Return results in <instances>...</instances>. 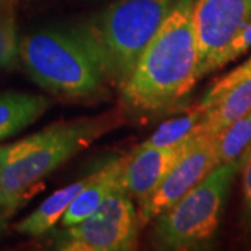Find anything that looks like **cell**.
Here are the masks:
<instances>
[{"mask_svg":"<svg viewBox=\"0 0 251 251\" xmlns=\"http://www.w3.org/2000/svg\"><path fill=\"white\" fill-rule=\"evenodd\" d=\"M193 1L176 0L120 88L126 112L158 115L180 106L198 77V46Z\"/></svg>","mask_w":251,"mask_h":251,"instance_id":"1","label":"cell"},{"mask_svg":"<svg viewBox=\"0 0 251 251\" xmlns=\"http://www.w3.org/2000/svg\"><path fill=\"white\" fill-rule=\"evenodd\" d=\"M126 110L57 122L0 147V214L9 218L38 184L102 135L126 122Z\"/></svg>","mask_w":251,"mask_h":251,"instance_id":"2","label":"cell"},{"mask_svg":"<svg viewBox=\"0 0 251 251\" xmlns=\"http://www.w3.org/2000/svg\"><path fill=\"white\" fill-rule=\"evenodd\" d=\"M176 0H117L73 28L105 82L120 88Z\"/></svg>","mask_w":251,"mask_h":251,"instance_id":"3","label":"cell"},{"mask_svg":"<svg viewBox=\"0 0 251 251\" xmlns=\"http://www.w3.org/2000/svg\"><path fill=\"white\" fill-rule=\"evenodd\" d=\"M18 60L48 92L66 99L91 100L108 91L98 66L72 31L42 29L18 44Z\"/></svg>","mask_w":251,"mask_h":251,"instance_id":"4","label":"cell"},{"mask_svg":"<svg viewBox=\"0 0 251 251\" xmlns=\"http://www.w3.org/2000/svg\"><path fill=\"white\" fill-rule=\"evenodd\" d=\"M240 166L242 158L219 163L176 204L156 216L155 246L162 250H198L212 242Z\"/></svg>","mask_w":251,"mask_h":251,"instance_id":"5","label":"cell"},{"mask_svg":"<svg viewBox=\"0 0 251 251\" xmlns=\"http://www.w3.org/2000/svg\"><path fill=\"white\" fill-rule=\"evenodd\" d=\"M251 21V0H194L193 24L198 46V77L219 70L229 44Z\"/></svg>","mask_w":251,"mask_h":251,"instance_id":"6","label":"cell"},{"mask_svg":"<svg viewBox=\"0 0 251 251\" xmlns=\"http://www.w3.org/2000/svg\"><path fill=\"white\" fill-rule=\"evenodd\" d=\"M219 165L216 135L201 134L197 143L180 158L161 184L144 201L137 212L140 226L153 221Z\"/></svg>","mask_w":251,"mask_h":251,"instance_id":"7","label":"cell"},{"mask_svg":"<svg viewBox=\"0 0 251 251\" xmlns=\"http://www.w3.org/2000/svg\"><path fill=\"white\" fill-rule=\"evenodd\" d=\"M200 135L173 148L135 147L127 155L117 187L143 204L152 194L153 190L161 184L162 180L166 177L180 158L197 143Z\"/></svg>","mask_w":251,"mask_h":251,"instance_id":"8","label":"cell"},{"mask_svg":"<svg viewBox=\"0 0 251 251\" xmlns=\"http://www.w3.org/2000/svg\"><path fill=\"white\" fill-rule=\"evenodd\" d=\"M138 232L92 214L57 233L54 249L63 251H130L137 249Z\"/></svg>","mask_w":251,"mask_h":251,"instance_id":"9","label":"cell"},{"mask_svg":"<svg viewBox=\"0 0 251 251\" xmlns=\"http://www.w3.org/2000/svg\"><path fill=\"white\" fill-rule=\"evenodd\" d=\"M127 155L108 161L103 166L94 172V177L73 200L67 211L62 216L64 227L78 224L92 215L109 193L117 187L120 173L125 168Z\"/></svg>","mask_w":251,"mask_h":251,"instance_id":"10","label":"cell"},{"mask_svg":"<svg viewBox=\"0 0 251 251\" xmlns=\"http://www.w3.org/2000/svg\"><path fill=\"white\" fill-rule=\"evenodd\" d=\"M94 172L81 177L77 181H73L69 186L54 191L53 194L46 198L34 212H31L29 215L25 216L23 221H20L16 225V230L20 234L32 236V237L44 236L48 232H50L56 224L62 221V216L67 211L73 200L77 197V194L94 177Z\"/></svg>","mask_w":251,"mask_h":251,"instance_id":"11","label":"cell"},{"mask_svg":"<svg viewBox=\"0 0 251 251\" xmlns=\"http://www.w3.org/2000/svg\"><path fill=\"white\" fill-rule=\"evenodd\" d=\"M49 108L45 97L23 92L0 94V141L21 133Z\"/></svg>","mask_w":251,"mask_h":251,"instance_id":"12","label":"cell"},{"mask_svg":"<svg viewBox=\"0 0 251 251\" xmlns=\"http://www.w3.org/2000/svg\"><path fill=\"white\" fill-rule=\"evenodd\" d=\"M251 112V77L233 85L209 109L201 125V134L218 135L243 115Z\"/></svg>","mask_w":251,"mask_h":251,"instance_id":"13","label":"cell"},{"mask_svg":"<svg viewBox=\"0 0 251 251\" xmlns=\"http://www.w3.org/2000/svg\"><path fill=\"white\" fill-rule=\"evenodd\" d=\"M205 113L206 109L197 103L188 109L187 112L163 122L151 137H148L138 147L173 148L187 143L201 134V125Z\"/></svg>","mask_w":251,"mask_h":251,"instance_id":"14","label":"cell"},{"mask_svg":"<svg viewBox=\"0 0 251 251\" xmlns=\"http://www.w3.org/2000/svg\"><path fill=\"white\" fill-rule=\"evenodd\" d=\"M219 163L240 159L251 147V112L243 115L216 135Z\"/></svg>","mask_w":251,"mask_h":251,"instance_id":"15","label":"cell"},{"mask_svg":"<svg viewBox=\"0 0 251 251\" xmlns=\"http://www.w3.org/2000/svg\"><path fill=\"white\" fill-rule=\"evenodd\" d=\"M94 214L128 230L138 232L140 229L138 215H137L134 204L131 201V197L127 196L125 191L119 187L113 188L109 193Z\"/></svg>","mask_w":251,"mask_h":251,"instance_id":"16","label":"cell"},{"mask_svg":"<svg viewBox=\"0 0 251 251\" xmlns=\"http://www.w3.org/2000/svg\"><path fill=\"white\" fill-rule=\"evenodd\" d=\"M249 77H251V56L243 63H240L237 67H234L233 70H230L225 75L214 81L211 84V87L206 90L205 94L202 95V98L200 99V102H198L200 106H202L204 109H209L225 92H227L237 82H240L244 78H249Z\"/></svg>","mask_w":251,"mask_h":251,"instance_id":"17","label":"cell"},{"mask_svg":"<svg viewBox=\"0 0 251 251\" xmlns=\"http://www.w3.org/2000/svg\"><path fill=\"white\" fill-rule=\"evenodd\" d=\"M18 42L16 24L11 17L0 20V69H11L17 64Z\"/></svg>","mask_w":251,"mask_h":251,"instance_id":"18","label":"cell"},{"mask_svg":"<svg viewBox=\"0 0 251 251\" xmlns=\"http://www.w3.org/2000/svg\"><path fill=\"white\" fill-rule=\"evenodd\" d=\"M242 186H243V225L251 234V147L242 156Z\"/></svg>","mask_w":251,"mask_h":251,"instance_id":"19","label":"cell"},{"mask_svg":"<svg viewBox=\"0 0 251 251\" xmlns=\"http://www.w3.org/2000/svg\"><path fill=\"white\" fill-rule=\"evenodd\" d=\"M251 49V21L243 28L242 31L234 36L233 41L226 48V50L219 59V69H222L227 63L233 62L242 57Z\"/></svg>","mask_w":251,"mask_h":251,"instance_id":"20","label":"cell"},{"mask_svg":"<svg viewBox=\"0 0 251 251\" xmlns=\"http://www.w3.org/2000/svg\"><path fill=\"white\" fill-rule=\"evenodd\" d=\"M4 221H6V219H4V218L1 216V214H0V227H1V224H3Z\"/></svg>","mask_w":251,"mask_h":251,"instance_id":"21","label":"cell"}]
</instances>
